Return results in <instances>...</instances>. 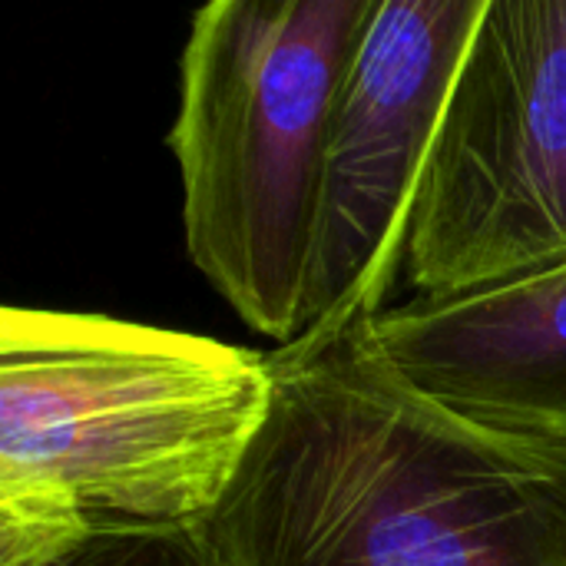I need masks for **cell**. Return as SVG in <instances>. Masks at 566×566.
Returning <instances> with one entry per match:
<instances>
[{"label":"cell","mask_w":566,"mask_h":566,"mask_svg":"<svg viewBox=\"0 0 566 566\" xmlns=\"http://www.w3.org/2000/svg\"><path fill=\"white\" fill-rule=\"evenodd\" d=\"M269 352L93 312H0V484L96 524H209L272 411Z\"/></svg>","instance_id":"2"},{"label":"cell","mask_w":566,"mask_h":566,"mask_svg":"<svg viewBox=\"0 0 566 566\" xmlns=\"http://www.w3.org/2000/svg\"><path fill=\"white\" fill-rule=\"evenodd\" d=\"M566 259V0H488L411 209L405 275L448 298Z\"/></svg>","instance_id":"4"},{"label":"cell","mask_w":566,"mask_h":566,"mask_svg":"<svg viewBox=\"0 0 566 566\" xmlns=\"http://www.w3.org/2000/svg\"><path fill=\"white\" fill-rule=\"evenodd\" d=\"M269 365V421L206 524L226 566H566V438L441 405L371 322Z\"/></svg>","instance_id":"1"},{"label":"cell","mask_w":566,"mask_h":566,"mask_svg":"<svg viewBox=\"0 0 566 566\" xmlns=\"http://www.w3.org/2000/svg\"><path fill=\"white\" fill-rule=\"evenodd\" d=\"M375 0H212L182 53L169 153L192 265L275 348L305 332L322 163Z\"/></svg>","instance_id":"3"},{"label":"cell","mask_w":566,"mask_h":566,"mask_svg":"<svg viewBox=\"0 0 566 566\" xmlns=\"http://www.w3.org/2000/svg\"><path fill=\"white\" fill-rule=\"evenodd\" d=\"M484 3H371L328 126L302 338L338 335L388 308L424 163Z\"/></svg>","instance_id":"5"},{"label":"cell","mask_w":566,"mask_h":566,"mask_svg":"<svg viewBox=\"0 0 566 566\" xmlns=\"http://www.w3.org/2000/svg\"><path fill=\"white\" fill-rule=\"evenodd\" d=\"M50 566H226L206 524H96Z\"/></svg>","instance_id":"7"},{"label":"cell","mask_w":566,"mask_h":566,"mask_svg":"<svg viewBox=\"0 0 566 566\" xmlns=\"http://www.w3.org/2000/svg\"><path fill=\"white\" fill-rule=\"evenodd\" d=\"M388 365L441 405L497 428L566 438V259L371 322Z\"/></svg>","instance_id":"6"}]
</instances>
